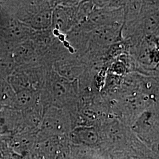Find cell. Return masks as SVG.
<instances>
[{"label": "cell", "instance_id": "obj_1", "mask_svg": "<svg viewBox=\"0 0 159 159\" xmlns=\"http://www.w3.org/2000/svg\"><path fill=\"white\" fill-rule=\"evenodd\" d=\"M4 11L11 17L35 31L48 27L52 8L57 1H0Z\"/></svg>", "mask_w": 159, "mask_h": 159}, {"label": "cell", "instance_id": "obj_2", "mask_svg": "<svg viewBox=\"0 0 159 159\" xmlns=\"http://www.w3.org/2000/svg\"><path fill=\"white\" fill-rule=\"evenodd\" d=\"M78 81H69L60 76L53 68H50L46 81L40 91L41 102L54 104H66L74 102L79 98Z\"/></svg>", "mask_w": 159, "mask_h": 159}, {"label": "cell", "instance_id": "obj_3", "mask_svg": "<svg viewBox=\"0 0 159 159\" xmlns=\"http://www.w3.org/2000/svg\"><path fill=\"white\" fill-rule=\"evenodd\" d=\"M80 1H57L53 9L51 29L54 33L66 34L77 24L76 16Z\"/></svg>", "mask_w": 159, "mask_h": 159}, {"label": "cell", "instance_id": "obj_4", "mask_svg": "<svg viewBox=\"0 0 159 159\" xmlns=\"http://www.w3.org/2000/svg\"><path fill=\"white\" fill-rule=\"evenodd\" d=\"M123 24L102 27L89 33V47L87 51L106 52L114 44L124 40L122 35Z\"/></svg>", "mask_w": 159, "mask_h": 159}, {"label": "cell", "instance_id": "obj_5", "mask_svg": "<svg viewBox=\"0 0 159 159\" xmlns=\"http://www.w3.org/2000/svg\"><path fill=\"white\" fill-rule=\"evenodd\" d=\"M52 68L60 76L69 81L78 80L86 68L82 58L68 52L54 63Z\"/></svg>", "mask_w": 159, "mask_h": 159}, {"label": "cell", "instance_id": "obj_6", "mask_svg": "<svg viewBox=\"0 0 159 159\" xmlns=\"http://www.w3.org/2000/svg\"><path fill=\"white\" fill-rule=\"evenodd\" d=\"M6 54L14 64L16 69L41 64L34 43L31 39L17 45Z\"/></svg>", "mask_w": 159, "mask_h": 159}, {"label": "cell", "instance_id": "obj_7", "mask_svg": "<svg viewBox=\"0 0 159 159\" xmlns=\"http://www.w3.org/2000/svg\"><path fill=\"white\" fill-rule=\"evenodd\" d=\"M40 102V91L24 90L16 93L12 108L18 110H27L36 106Z\"/></svg>", "mask_w": 159, "mask_h": 159}, {"label": "cell", "instance_id": "obj_8", "mask_svg": "<svg viewBox=\"0 0 159 159\" xmlns=\"http://www.w3.org/2000/svg\"><path fill=\"white\" fill-rule=\"evenodd\" d=\"M16 92L8 79L0 75V107L12 108Z\"/></svg>", "mask_w": 159, "mask_h": 159}, {"label": "cell", "instance_id": "obj_9", "mask_svg": "<svg viewBox=\"0 0 159 159\" xmlns=\"http://www.w3.org/2000/svg\"><path fill=\"white\" fill-rule=\"evenodd\" d=\"M18 110L0 107V133L11 130L16 123Z\"/></svg>", "mask_w": 159, "mask_h": 159}, {"label": "cell", "instance_id": "obj_10", "mask_svg": "<svg viewBox=\"0 0 159 159\" xmlns=\"http://www.w3.org/2000/svg\"><path fill=\"white\" fill-rule=\"evenodd\" d=\"M151 41L153 42L155 47L159 50V36L149 37Z\"/></svg>", "mask_w": 159, "mask_h": 159}]
</instances>
